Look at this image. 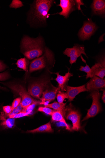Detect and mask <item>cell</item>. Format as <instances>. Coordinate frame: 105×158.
<instances>
[{
    "label": "cell",
    "mask_w": 105,
    "mask_h": 158,
    "mask_svg": "<svg viewBox=\"0 0 105 158\" xmlns=\"http://www.w3.org/2000/svg\"><path fill=\"white\" fill-rule=\"evenodd\" d=\"M21 48L22 53L27 59L32 60L38 58L44 52L43 40L41 36L36 38L25 36L22 41Z\"/></svg>",
    "instance_id": "obj_1"
},
{
    "label": "cell",
    "mask_w": 105,
    "mask_h": 158,
    "mask_svg": "<svg viewBox=\"0 0 105 158\" xmlns=\"http://www.w3.org/2000/svg\"><path fill=\"white\" fill-rule=\"evenodd\" d=\"M51 0H37L34 3L30 13V18L33 23L43 24L46 22L49 11L54 4Z\"/></svg>",
    "instance_id": "obj_2"
},
{
    "label": "cell",
    "mask_w": 105,
    "mask_h": 158,
    "mask_svg": "<svg viewBox=\"0 0 105 158\" xmlns=\"http://www.w3.org/2000/svg\"><path fill=\"white\" fill-rule=\"evenodd\" d=\"M52 52L47 48H45L43 54L34 60L30 64L29 71L31 73L51 65L54 62Z\"/></svg>",
    "instance_id": "obj_3"
},
{
    "label": "cell",
    "mask_w": 105,
    "mask_h": 158,
    "mask_svg": "<svg viewBox=\"0 0 105 158\" xmlns=\"http://www.w3.org/2000/svg\"><path fill=\"white\" fill-rule=\"evenodd\" d=\"M6 85L13 92L18 94L21 97V103L23 108V111H24L28 107L37 101L29 94L22 85L12 82L8 83L6 84Z\"/></svg>",
    "instance_id": "obj_4"
},
{
    "label": "cell",
    "mask_w": 105,
    "mask_h": 158,
    "mask_svg": "<svg viewBox=\"0 0 105 158\" xmlns=\"http://www.w3.org/2000/svg\"><path fill=\"white\" fill-rule=\"evenodd\" d=\"M64 118L67 120L71 121L72 123L71 130L79 131L81 130L80 119L81 115L79 111L73 106L71 103L66 107L64 111Z\"/></svg>",
    "instance_id": "obj_5"
},
{
    "label": "cell",
    "mask_w": 105,
    "mask_h": 158,
    "mask_svg": "<svg viewBox=\"0 0 105 158\" xmlns=\"http://www.w3.org/2000/svg\"><path fill=\"white\" fill-rule=\"evenodd\" d=\"M50 83V79L48 77H44L30 85L28 92L32 97L40 99L43 92Z\"/></svg>",
    "instance_id": "obj_6"
},
{
    "label": "cell",
    "mask_w": 105,
    "mask_h": 158,
    "mask_svg": "<svg viewBox=\"0 0 105 158\" xmlns=\"http://www.w3.org/2000/svg\"><path fill=\"white\" fill-rule=\"evenodd\" d=\"M101 94L99 91H94L91 92L90 95L93 100L91 107L88 110L86 116L82 120V122L86 121L89 118L96 116L102 110V107L100 102V99Z\"/></svg>",
    "instance_id": "obj_7"
},
{
    "label": "cell",
    "mask_w": 105,
    "mask_h": 158,
    "mask_svg": "<svg viewBox=\"0 0 105 158\" xmlns=\"http://www.w3.org/2000/svg\"><path fill=\"white\" fill-rule=\"evenodd\" d=\"M98 27L91 19L84 22L83 27L78 33L79 39L83 41L89 40L98 30Z\"/></svg>",
    "instance_id": "obj_8"
},
{
    "label": "cell",
    "mask_w": 105,
    "mask_h": 158,
    "mask_svg": "<svg viewBox=\"0 0 105 158\" xmlns=\"http://www.w3.org/2000/svg\"><path fill=\"white\" fill-rule=\"evenodd\" d=\"M61 91L59 88L55 87L50 83L42 93V96L40 99L41 101L40 104H48L55 99L58 93Z\"/></svg>",
    "instance_id": "obj_9"
},
{
    "label": "cell",
    "mask_w": 105,
    "mask_h": 158,
    "mask_svg": "<svg viewBox=\"0 0 105 158\" xmlns=\"http://www.w3.org/2000/svg\"><path fill=\"white\" fill-rule=\"evenodd\" d=\"M63 54L70 57L69 62L72 65L76 63L78 57L83 54L88 58L85 52V50L83 47L76 44L72 48H67L63 52Z\"/></svg>",
    "instance_id": "obj_10"
},
{
    "label": "cell",
    "mask_w": 105,
    "mask_h": 158,
    "mask_svg": "<svg viewBox=\"0 0 105 158\" xmlns=\"http://www.w3.org/2000/svg\"><path fill=\"white\" fill-rule=\"evenodd\" d=\"M60 1V3L57 6L61 7L62 11L58 14L67 19L72 12L77 10L76 2L73 0H61Z\"/></svg>",
    "instance_id": "obj_11"
},
{
    "label": "cell",
    "mask_w": 105,
    "mask_h": 158,
    "mask_svg": "<svg viewBox=\"0 0 105 158\" xmlns=\"http://www.w3.org/2000/svg\"><path fill=\"white\" fill-rule=\"evenodd\" d=\"M105 88V80L94 76L88 82L86 85L88 91H99Z\"/></svg>",
    "instance_id": "obj_12"
},
{
    "label": "cell",
    "mask_w": 105,
    "mask_h": 158,
    "mask_svg": "<svg viewBox=\"0 0 105 158\" xmlns=\"http://www.w3.org/2000/svg\"><path fill=\"white\" fill-rule=\"evenodd\" d=\"M91 7L93 15L104 17L105 14V1L104 0H94Z\"/></svg>",
    "instance_id": "obj_13"
},
{
    "label": "cell",
    "mask_w": 105,
    "mask_h": 158,
    "mask_svg": "<svg viewBox=\"0 0 105 158\" xmlns=\"http://www.w3.org/2000/svg\"><path fill=\"white\" fill-rule=\"evenodd\" d=\"M59 73V72L55 73L57 76L55 80L58 84V87L60 89L61 91L64 92L66 91L69 79L73 75L70 73V69H69L68 72L64 76L60 75Z\"/></svg>",
    "instance_id": "obj_14"
},
{
    "label": "cell",
    "mask_w": 105,
    "mask_h": 158,
    "mask_svg": "<svg viewBox=\"0 0 105 158\" xmlns=\"http://www.w3.org/2000/svg\"><path fill=\"white\" fill-rule=\"evenodd\" d=\"M66 91L68 97V102H71L79 94L83 92H87L88 90L86 87V85L78 87H71L68 85Z\"/></svg>",
    "instance_id": "obj_15"
},
{
    "label": "cell",
    "mask_w": 105,
    "mask_h": 158,
    "mask_svg": "<svg viewBox=\"0 0 105 158\" xmlns=\"http://www.w3.org/2000/svg\"><path fill=\"white\" fill-rule=\"evenodd\" d=\"M93 71L95 76L102 79H103L105 76V58L100 59L91 68Z\"/></svg>",
    "instance_id": "obj_16"
},
{
    "label": "cell",
    "mask_w": 105,
    "mask_h": 158,
    "mask_svg": "<svg viewBox=\"0 0 105 158\" xmlns=\"http://www.w3.org/2000/svg\"><path fill=\"white\" fill-rule=\"evenodd\" d=\"M63 111L64 110L56 111L55 110L51 115V121L52 122H58L63 123L65 124L67 130L71 131V129L65 119Z\"/></svg>",
    "instance_id": "obj_17"
},
{
    "label": "cell",
    "mask_w": 105,
    "mask_h": 158,
    "mask_svg": "<svg viewBox=\"0 0 105 158\" xmlns=\"http://www.w3.org/2000/svg\"><path fill=\"white\" fill-rule=\"evenodd\" d=\"M54 130L51 127L50 122L43 125L34 130L27 131L26 133H53Z\"/></svg>",
    "instance_id": "obj_18"
},
{
    "label": "cell",
    "mask_w": 105,
    "mask_h": 158,
    "mask_svg": "<svg viewBox=\"0 0 105 158\" xmlns=\"http://www.w3.org/2000/svg\"><path fill=\"white\" fill-rule=\"evenodd\" d=\"M67 104L66 103H59L56 102L44 105L45 107L52 108L53 110L56 111H63L66 107Z\"/></svg>",
    "instance_id": "obj_19"
},
{
    "label": "cell",
    "mask_w": 105,
    "mask_h": 158,
    "mask_svg": "<svg viewBox=\"0 0 105 158\" xmlns=\"http://www.w3.org/2000/svg\"><path fill=\"white\" fill-rule=\"evenodd\" d=\"M29 64V61L25 58H21L18 60L16 64L18 67L27 72V68Z\"/></svg>",
    "instance_id": "obj_20"
},
{
    "label": "cell",
    "mask_w": 105,
    "mask_h": 158,
    "mask_svg": "<svg viewBox=\"0 0 105 158\" xmlns=\"http://www.w3.org/2000/svg\"><path fill=\"white\" fill-rule=\"evenodd\" d=\"M79 70L84 72L87 73V75H86V79L89 78H92L95 76L92 69L87 64L85 66H81Z\"/></svg>",
    "instance_id": "obj_21"
},
{
    "label": "cell",
    "mask_w": 105,
    "mask_h": 158,
    "mask_svg": "<svg viewBox=\"0 0 105 158\" xmlns=\"http://www.w3.org/2000/svg\"><path fill=\"white\" fill-rule=\"evenodd\" d=\"M15 124V118H9L3 121L1 125L6 128H12Z\"/></svg>",
    "instance_id": "obj_22"
},
{
    "label": "cell",
    "mask_w": 105,
    "mask_h": 158,
    "mask_svg": "<svg viewBox=\"0 0 105 158\" xmlns=\"http://www.w3.org/2000/svg\"><path fill=\"white\" fill-rule=\"evenodd\" d=\"M56 98L57 101L59 103H64V100L68 99V96L66 93L64 92L60 91L57 95Z\"/></svg>",
    "instance_id": "obj_23"
},
{
    "label": "cell",
    "mask_w": 105,
    "mask_h": 158,
    "mask_svg": "<svg viewBox=\"0 0 105 158\" xmlns=\"http://www.w3.org/2000/svg\"><path fill=\"white\" fill-rule=\"evenodd\" d=\"M30 114L25 111H22L17 114L10 116L9 118H17L28 116Z\"/></svg>",
    "instance_id": "obj_24"
},
{
    "label": "cell",
    "mask_w": 105,
    "mask_h": 158,
    "mask_svg": "<svg viewBox=\"0 0 105 158\" xmlns=\"http://www.w3.org/2000/svg\"><path fill=\"white\" fill-rule=\"evenodd\" d=\"M54 110H53L50 108L45 107H39L38 110V111L43 112L51 116Z\"/></svg>",
    "instance_id": "obj_25"
},
{
    "label": "cell",
    "mask_w": 105,
    "mask_h": 158,
    "mask_svg": "<svg viewBox=\"0 0 105 158\" xmlns=\"http://www.w3.org/2000/svg\"><path fill=\"white\" fill-rule=\"evenodd\" d=\"M10 74L8 72L0 73V81H4L8 79L10 77ZM0 89L4 90L6 89L0 85Z\"/></svg>",
    "instance_id": "obj_26"
},
{
    "label": "cell",
    "mask_w": 105,
    "mask_h": 158,
    "mask_svg": "<svg viewBox=\"0 0 105 158\" xmlns=\"http://www.w3.org/2000/svg\"><path fill=\"white\" fill-rule=\"evenodd\" d=\"M21 101V98H18L15 99L12 103L11 106L13 109L16 108L20 104Z\"/></svg>",
    "instance_id": "obj_27"
},
{
    "label": "cell",
    "mask_w": 105,
    "mask_h": 158,
    "mask_svg": "<svg viewBox=\"0 0 105 158\" xmlns=\"http://www.w3.org/2000/svg\"><path fill=\"white\" fill-rule=\"evenodd\" d=\"M13 108L11 106H7L3 107V111L5 113L6 118L8 117V115L13 110Z\"/></svg>",
    "instance_id": "obj_28"
},
{
    "label": "cell",
    "mask_w": 105,
    "mask_h": 158,
    "mask_svg": "<svg viewBox=\"0 0 105 158\" xmlns=\"http://www.w3.org/2000/svg\"><path fill=\"white\" fill-rule=\"evenodd\" d=\"M75 1L76 3L77 9L78 10H81L82 12L81 6V5H85L83 1H81V0H76V1Z\"/></svg>",
    "instance_id": "obj_29"
},
{
    "label": "cell",
    "mask_w": 105,
    "mask_h": 158,
    "mask_svg": "<svg viewBox=\"0 0 105 158\" xmlns=\"http://www.w3.org/2000/svg\"><path fill=\"white\" fill-rule=\"evenodd\" d=\"M7 66L2 61L0 60V72H2L6 68Z\"/></svg>",
    "instance_id": "obj_30"
},
{
    "label": "cell",
    "mask_w": 105,
    "mask_h": 158,
    "mask_svg": "<svg viewBox=\"0 0 105 158\" xmlns=\"http://www.w3.org/2000/svg\"><path fill=\"white\" fill-rule=\"evenodd\" d=\"M101 90H102L103 91V94L102 96V99L103 100V103H105V90L104 89H102Z\"/></svg>",
    "instance_id": "obj_31"
},
{
    "label": "cell",
    "mask_w": 105,
    "mask_h": 158,
    "mask_svg": "<svg viewBox=\"0 0 105 158\" xmlns=\"http://www.w3.org/2000/svg\"><path fill=\"white\" fill-rule=\"evenodd\" d=\"M16 108L20 112L23 111V108L21 103Z\"/></svg>",
    "instance_id": "obj_32"
}]
</instances>
